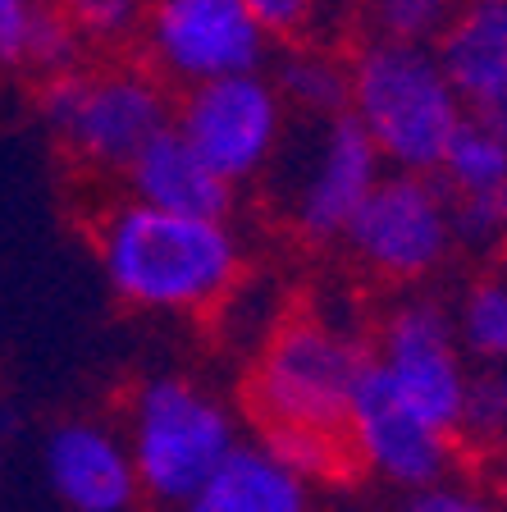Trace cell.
Instances as JSON below:
<instances>
[{"instance_id": "cell-1", "label": "cell", "mask_w": 507, "mask_h": 512, "mask_svg": "<svg viewBox=\"0 0 507 512\" xmlns=\"http://www.w3.org/2000/svg\"><path fill=\"white\" fill-rule=\"evenodd\" d=\"M96 261L119 302L192 316L220 307L238 288L243 243L229 220L165 215L119 197L96 215Z\"/></svg>"}, {"instance_id": "cell-2", "label": "cell", "mask_w": 507, "mask_h": 512, "mask_svg": "<svg viewBox=\"0 0 507 512\" xmlns=\"http://www.w3.org/2000/svg\"><path fill=\"white\" fill-rule=\"evenodd\" d=\"M352 101L348 115L361 124L384 170L434 174L448 142L466 124V106L448 74L439 69L434 46L366 37L348 55Z\"/></svg>"}, {"instance_id": "cell-3", "label": "cell", "mask_w": 507, "mask_h": 512, "mask_svg": "<svg viewBox=\"0 0 507 512\" xmlns=\"http://www.w3.org/2000/svg\"><path fill=\"white\" fill-rule=\"evenodd\" d=\"M370 348L343 325L302 316L261 343L247 375L256 430H325L348 435V407Z\"/></svg>"}, {"instance_id": "cell-4", "label": "cell", "mask_w": 507, "mask_h": 512, "mask_svg": "<svg viewBox=\"0 0 507 512\" xmlns=\"http://www.w3.org/2000/svg\"><path fill=\"white\" fill-rule=\"evenodd\" d=\"M124 444L142 494L183 508L233 458L238 421L188 375H151L128 398Z\"/></svg>"}, {"instance_id": "cell-5", "label": "cell", "mask_w": 507, "mask_h": 512, "mask_svg": "<svg viewBox=\"0 0 507 512\" xmlns=\"http://www.w3.org/2000/svg\"><path fill=\"white\" fill-rule=\"evenodd\" d=\"M46 128L92 174H124L156 133L174 124V101L147 69H69L42 83Z\"/></svg>"}, {"instance_id": "cell-6", "label": "cell", "mask_w": 507, "mask_h": 512, "mask_svg": "<svg viewBox=\"0 0 507 512\" xmlns=\"http://www.w3.org/2000/svg\"><path fill=\"white\" fill-rule=\"evenodd\" d=\"M275 165H293V179L279 183L284 220L302 243H334L348 234L375 183L384 179V160L361 133L352 115L297 124V151L279 147Z\"/></svg>"}, {"instance_id": "cell-7", "label": "cell", "mask_w": 507, "mask_h": 512, "mask_svg": "<svg viewBox=\"0 0 507 512\" xmlns=\"http://www.w3.org/2000/svg\"><path fill=\"white\" fill-rule=\"evenodd\" d=\"M147 74L179 92L238 74H265L270 32L256 23L247 0H151L142 23Z\"/></svg>"}, {"instance_id": "cell-8", "label": "cell", "mask_w": 507, "mask_h": 512, "mask_svg": "<svg viewBox=\"0 0 507 512\" xmlns=\"http://www.w3.org/2000/svg\"><path fill=\"white\" fill-rule=\"evenodd\" d=\"M370 362L389 380V389L421 416L425 426L448 435L457 444L466 407V384H471V362L457 343L453 311L434 298H402L384 311Z\"/></svg>"}, {"instance_id": "cell-9", "label": "cell", "mask_w": 507, "mask_h": 512, "mask_svg": "<svg viewBox=\"0 0 507 512\" xmlns=\"http://www.w3.org/2000/svg\"><path fill=\"white\" fill-rule=\"evenodd\" d=\"M348 252L389 284H421L457 247L453 206L434 174L384 170L343 234Z\"/></svg>"}, {"instance_id": "cell-10", "label": "cell", "mask_w": 507, "mask_h": 512, "mask_svg": "<svg viewBox=\"0 0 507 512\" xmlns=\"http://www.w3.org/2000/svg\"><path fill=\"white\" fill-rule=\"evenodd\" d=\"M174 128L224 183L243 188L270 174L284 147L288 110L270 74H238L179 92Z\"/></svg>"}, {"instance_id": "cell-11", "label": "cell", "mask_w": 507, "mask_h": 512, "mask_svg": "<svg viewBox=\"0 0 507 512\" xmlns=\"http://www.w3.org/2000/svg\"><path fill=\"white\" fill-rule=\"evenodd\" d=\"M348 448L357 458V471L402 485V490H425L439 485L453 467L457 444L448 435H439L434 426H425L412 407L402 403L389 389L375 362H366L357 380V394L348 407Z\"/></svg>"}, {"instance_id": "cell-12", "label": "cell", "mask_w": 507, "mask_h": 512, "mask_svg": "<svg viewBox=\"0 0 507 512\" xmlns=\"http://www.w3.org/2000/svg\"><path fill=\"white\" fill-rule=\"evenodd\" d=\"M46 480L69 512H128L142 494L124 435L101 421H60L51 430Z\"/></svg>"}, {"instance_id": "cell-13", "label": "cell", "mask_w": 507, "mask_h": 512, "mask_svg": "<svg viewBox=\"0 0 507 512\" xmlns=\"http://www.w3.org/2000/svg\"><path fill=\"white\" fill-rule=\"evenodd\" d=\"M434 179L448 192L457 243L503 247V238H507V142L498 133L466 119L457 128V138L448 142Z\"/></svg>"}, {"instance_id": "cell-14", "label": "cell", "mask_w": 507, "mask_h": 512, "mask_svg": "<svg viewBox=\"0 0 507 512\" xmlns=\"http://www.w3.org/2000/svg\"><path fill=\"white\" fill-rule=\"evenodd\" d=\"M128 202H142L165 215H192V220H229L238 188L224 183L220 174L183 142L174 124L147 142L124 170Z\"/></svg>"}, {"instance_id": "cell-15", "label": "cell", "mask_w": 507, "mask_h": 512, "mask_svg": "<svg viewBox=\"0 0 507 512\" xmlns=\"http://www.w3.org/2000/svg\"><path fill=\"white\" fill-rule=\"evenodd\" d=\"M439 69L457 87L462 106L507 83V0H462L444 37L434 42Z\"/></svg>"}, {"instance_id": "cell-16", "label": "cell", "mask_w": 507, "mask_h": 512, "mask_svg": "<svg viewBox=\"0 0 507 512\" xmlns=\"http://www.w3.org/2000/svg\"><path fill=\"white\" fill-rule=\"evenodd\" d=\"M179 512H311V485L279 467L261 444H238Z\"/></svg>"}, {"instance_id": "cell-17", "label": "cell", "mask_w": 507, "mask_h": 512, "mask_svg": "<svg viewBox=\"0 0 507 512\" xmlns=\"http://www.w3.org/2000/svg\"><path fill=\"white\" fill-rule=\"evenodd\" d=\"M275 83L284 110H293L297 119H338L348 115L352 83H348V55H334L325 46H293L275 60Z\"/></svg>"}, {"instance_id": "cell-18", "label": "cell", "mask_w": 507, "mask_h": 512, "mask_svg": "<svg viewBox=\"0 0 507 512\" xmlns=\"http://www.w3.org/2000/svg\"><path fill=\"white\" fill-rule=\"evenodd\" d=\"M453 325L466 362L507 366V275L489 270L471 279L453 307Z\"/></svg>"}, {"instance_id": "cell-19", "label": "cell", "mask_w": 507, "mask_h": 512, "mask_svg": "<svg viewBox=\"0 0 507 512\" xmlns=\"http://www.w3.org/2000/svg\"><path fill=\"white\" fill-rule=\"evenodd\" d=\"M256 444L284 471H293L297 480H307V485H316V480H343L348 471H357L348 435H325V430H261Z\"/></svg>"}, {"instance_id": "cell-20", "label": "cell", "mask_w": 507, "mask_h": 512, "mask_svg": "<svg viewBox=\"0 0 507 512\" xmlns=\"http://www.w3.org/2000/svg\"><path fill=\"white\" fill-rule=\"evenodd\" d=\"M457 444L476 448H507V366H476L466 384V407Z\"/></svg>"}, {"instance_id": "cell-21", "label": "cell", "mask_w": 507, "mask_h": 512, "mask_svg": "<svg viewBox=\"0 0 507 512\" xmlns=\"http://www.w3.org/2000/svg\"><path fill=\"white\" fill-rule=\"evenodd\" d=\"M462 0H366L370 37H389V42L434 46L453 23Z\"/></svg>"}, {"instance_id": "cell-22", "label": "cell", "mask_w": 507, "mask_h": 512, "mask_svg": "<svg viewBox=\"0 0 507 512\" xmlns=\"http://www.w3.org/2000/svg\"><path fill=\"white\" fill-rule=\"evenodd\" d=\"M60 10L83 46H124L142 37L151 0H60Z\"/></svg>"}, {"instance_id": "cell-23", "label": "cell", "mask_w": 507, "mask_h": 512, "mask_svg": "<svg viewBox=\"0 0 507 512\" xmlns=\"http://www.w3.org/2000/svg\"><path fill=\"white\" fill-rule=\"evenodd\" d=\"M320 5L325 0H247V10L256 14L265 32H270V42H293V37H307V28L316 23Z\"/></svg>"}, {"instance_id": "cell-24", "label": "cell", "mask_w": 507, "mask_h": 512, "mask_svg": "<svg viewBox=\"0 0 507 512\" xmlns=\"http://www.w3.org/2000/svg\"><path fill=\"white\" fill-rule=\"evenodd\" d=\"M42 5L37 0H0V64L5 69H23L28 64V42L37 28Z\"/></svg>"}, {"instance_id": "cell-25", "label": "cell", "mask_w": 507, "mask_h": 512, "mask_svg": "<svg viewBox=\"0 0 507 512\" xmlns=\"http://www.w3.org/2000/svg\"><path fill=\"white\" fill-rule=\"evenodd\" d=\"M407 512H498L471 485H453V480H439V485H425L407 499Z\"/></svg>"}, {"instance_id": "cell-26", "label": "cell", "mask_w": 507, "mask_h": 512, "mask_svg": "<svg viewBox=\"0 0 507 512\" xmlns=\"http://www.w3.org/2000/svg\"><path fill=\"white\" fill-rule=\"evenodd\" d=\"M466 119L480 128H489V133H498V138L507 142V83L494 87L489 96H480L476 106H466Z\"/></svg>"}, {"instance_id": "cell-27", "label": "cell", "mask_w": 507, "mask_h": 512, "mask_svg": "<svg viewBox=\"0 0 507 512\" xmlns=\"http://www.w3.org/2000/svg\"><path fill=\"white\" fill-rule=\"evenodd\" d=\"M498 275H507V238H503V247H498Z\"/></svg>"}, {"instance_id": "cell-28", "label": "cell", "mask_w": 507, "mask_h": 512, "mask_svg": "<svg viewBox=\"0 0 507 512\" xmlns=\"http://www.w3.org/2000/svg\"><path fill=\"white\" fill-rule=\"evenodd\" d=\"M0 480H5V430H0Z\"/></svg>"}, {"instance_id": "cell-29", "label": "cell", "mask_w": 507, "mask_h": 512, "mask_svg": "<svg viewBox=\"0 0 507 512\" xmlns=\"http://www.w3.org/2000/svg\"><path fill=\"white\" fill-rule=\"evenodd\" d=\"M37 5H60V0H37Z\"/></svg>"}]
</instances>
